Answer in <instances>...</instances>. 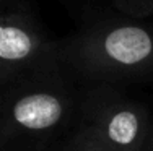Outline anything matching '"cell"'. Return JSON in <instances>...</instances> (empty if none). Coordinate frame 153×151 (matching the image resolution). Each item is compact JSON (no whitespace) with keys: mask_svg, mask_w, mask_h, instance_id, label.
Wrapping results in <instances>:
<instances>
[{"mask_svg":"<svg viewBox=\"0 0 153 151\" xmlns=\"http://www.w3.org/2000/svg\"><path fill=\"white\" fill-rule=\"evenodd\" d=\"M57 62L0 89V151L39 145L68 120L74 96L57 70Z\"/></svg>","mask_w":153,"mask_h":151,"instance_id":"1","label":"cell"},{"mask_svg":"<svg viewBox=\"0 0 153 151\" xmlns=\"http://www.w3.org/2000/svg\"><path fill=\"white\" fill-rule=\"evenodd\" d=\"M64 60L85 78L119 81L153 73V26L135 21H103L59 49Z\"/></svg>","mask_w":153,"mask_h":151,"instance_id":"2","label":"cell"},{"mask_svg":"<svg viewBox=\"0 0 153 151\" xmlns=\"http://www.w3.org/2000/svg\"><path fill=\"white\" fill-rule=\"evenodd\" d=\"M78 132L103 151H143L150 124L140 104L101 86L85 99Z\"/></svg>","mask_w":153,"mask_h":151,"instance_id":"3","label":"cell"},{"mask_svg":"<svg viewBox=\"0 0 153 151\" xmlns=\"http://www.w3.org/2000/svg\"><path fill=\"white\" fill-rule=\"evenodd\" d=\"M57 60V46L46 38L30 13L0 10V89Z\"/></svg>","mask_w":153,"mask_h":151,"instance_id":"4","label":"cell"},{"mask_svg":"<svg viewBox=\"0 0 153 151\" xmlns=\"http://www.w3.org/2000/svg\"><path fill=\"white\" fill-rule=\"evenodd\" d=\"M121 12L134 18L148 16L153 13V0H114Z\"/></svg>","mask_w":153,"mask_h":151,"instance_id":"5","label":"cell"},{"mask_svg":"<svg viewBox=\"0 0 153 151\" xmlns=\"http://www.w3.org/2000/svg\"><path fill=\"white\" fill-rule=\"evenodd\" d=\"M75 141H76V150L78 151H103L98 145H94L91 140H88L83 133L76 132V135L74 136Z\"/></svg>","mask_w":153,"mask_h":151,"instance_id":"6","label":"cell"},{"mask_svg":"<svg viewBox=\"0 0 153 151\" xmlns=\"http://www.w3.org/2000/svg\"><path fill=\"white\" fill-rule=\"evenodd\" d=\"M54 151H78V150H76V141H75V138L68 140V141L65 143V145L62 146V148L54 150Z\"/></svg>","mask_w":153,"mask_h":151,"instance_id":"7","label":"cell"},{"mask_svg":"<svg viewBox=\"0 0 153 151\" xmlns=\"http://www.w3.org/2000/svg\"><path fill=\"white\" fill-rule=\"evenodd\" d=\"M143 151H153V133L150 132V136L147 140V145H145V150Z\"/></svg>","mask_w":153,"mask_h":151,"instance_id":"8","label":"cell"},{"mask_svg":"<svg viewBox=\"0 0 153 151\" xmlns=\"http://www.w3.org/2000/svg\"><path fill=\"white\" fill-rule=\"evenodd\" d=\"M12 3V0H0V10H3V8H7V7Z\"/></svg>","mask_w":153,"mask_h":151,"instance_id":"9","label":"cell"}]
</instances>
